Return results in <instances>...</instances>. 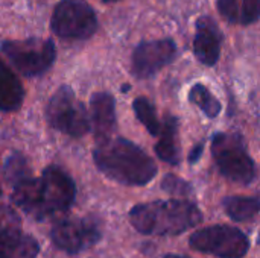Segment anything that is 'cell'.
I'll list each match as a JSON object with an SVG mask.
<instances>
[{
    "label": "cell",
    "instance_id": "1",
    "mask_svg": "<svg viewBox=\"0 0 260 258\" xmlns=\"http://www.w3.org/2000/svg\"><path fill=\"white\" fill-rule=\"evenodd\" d=\"M75 196L73 179L58 166L46 167L40 178L27 176L12 186L14 204L37 220L67 211Z\"/></svg>",
    "mask_w": 260,
    "mask_h": 258
},
{
    "label": "cell",
    "instance_id": "2",
    "mask_svg": "<svg viewBox=\"0 0 260 258\" xmlns=\"http://www.w3.org/2000/svg\"><path fill=\"white\" fill-rule=\"evenodd\" d=\"M93 158L105 176L125 186H146L157 175L151 157L122 137L101 140L93 151Z\"/></svg>",
    "mask_w": 260,
    "mask_h": 258
},
{
    "label": "cell",
    "instance_id": "3",
    "mask_svg": "<svg viewBox=\"0 0 260 258\" xmlns=\"http://www.w3.org/2000/svg\"><path fill=\"white\" fill-rule=\"evenodd\" d=\"M129 222L145 236H178L203 222L201 210L189 201H154L136 205Z\"/></svg>",
    "mask_w": 260,
    "mask_h": 258
},
{
    "label": "cell",
    "instance_id": "4",
    "mask_svg": "<svg viewBox=\"0 0 260 258\" xmlns=\"http://www.w3.org/2000/svg\"><path fill=\"white\" fill-rule=\"evenodd\" d=\"M212 154L219 172L233 182L248 186L256 179V164L238 132H218L212 140Z\"/></svg>",
    "mask_w": 260,
    "mask_h": 258
},
{
    "label": "cell",
    "instance_id": "5",
    "mask_svg": "<svg viewBox=\"0 0 260 258\" xmlns=\"http://www.w3.org/2000/svg\"><path fill=\"white\" fill-rule=\"evenodd\" d=\"M46 117L53 129L75 138L84 137L90 131L87 109L69 85H62L53 93L46 108Z\"/></svg>",
    "mask_w": 260,
    "mask_h": 258
},
{
    "label": "cell",
    "instance_id": "6",
    "mask_svg": "<svg viewBox=\"0 0 260 258\" xmlns=\"http://www.w3.org/2000/svg\"><path fill=\"white\" fill-rule=\"evenodd\" d=\"M2 49L12 65L24 76H38L47 71L56 58L52 40L27 38L17 41H5Z\"/></svg>",
    "mask_w": 260,
    "mask_h": 258
},
{
    "label": "cell",
    "instance_id": "7",
    "mask_svg": "<svg viewBox=\"0 0 260 258\" xmlns=\"http://www.w3.org/2000/svg\"><path fill=\"white\" fill-rule=\"evenodd\" d=\"M50 27L61 38L85 40L96 32L98 17L85 0H61L53 9Z\"/></svg>",
    "mask_w": 260,
    "mask_h": 258
},
{
    "label": "cell",
    "instance_id": "8",
    "mask_svg": "<svg viewBox=\"0 0 260 258\" xmlns=\"http://www.w3.org/2000/svg\"><path fill=\"white\" fill-rule=\"evenodd\" d=\"M190 246L203 254L218 258H244L248 252V237L235 227L215 225L190 236Z\"/></svg>",
    "mask_w": 260,
    "mask_h": 258
},
{
    "label": "cell",
    "instance_id": "9",
    "mask_svg": "<svg viewBox=\"0 0 260 258\" xmlns=\"http://www.w3.org/2000/svg\"><path fill=\"white\" fill-rule=\"evenodd\" d=\"M50 237L61 251L78 254L93 248L101 240V231L88 219H67L52 228Z\"/></svg>",
    "mask_w": 260,
    "mask_h": 258
},
{
    "label": "cell",
    "instance_id": "10",
    "mask_svg": "<svg viewBox=\"0 0 260 258\" xmlns=\"http://www.w3.org/2000/svg\"><path fill=\"white\" fill-rule=\"evenodd\" d=\"M177 56V44L171 38L142 41L133 53V73L139 79L154 76Z\"/></svg>",
    "mask_w": 260,
    "mask_h": 258
},
{
    "label": "cell",
    "instance_id": "11",
    "mask_svg": "<svg viewBox=\"0 0 260 258\" xmlns=\"http://www.w3.org/2000/svg\"><path fill=\"white\" fill-rule=\"evenodd\" d=\"M222 38V32L212 17H200L197 20V30L193 38V52L197 59L204 65H215L221 55Z\"/></svg>",
    "mask_w": 260,
    "mask_h": 258
},
{
    "label": "cell",
    "instance_id": "12",
    "mask_svg": "<svg viewBox=\"0 0 260 258\" xmlns=\"http://www.w3.org/2000/svg\"><path fill=\"white\" fill-rule=\"evenodd\" d=\"M90 128L101 141L110 138L116 128V102L105 91L94 93L90 100Z\"/></svg>",
    "mask_w": 260,
    "mask_h": 258
},
{
    "label": "cell",
    "instance_id": "13",
    "mask_svg": "<svg viewBox=\"0 0 260 258\" xmlns=\"http://www.w3.org/2000/svg\"><path fill=\"white\" fill-rule=\"evenodd\" d=\"M160 140L155 144V154L160 160L171 166H178L181 161V151L178 144V120L177 117L168 116L163 129L158 132Z\"/></svg>",
    "mask_w": 260,
    "mask_h": 258
},
{
    "label": "cell",
    "instance_id": "14",
    "mask_svg": "<svg viewBox=\"0 0 260 258\" xmlns=\"http://www.w3.org/2000/svg\"><path fill=\"white\" fill-rule=\"evenodd\" d=\"M24 91L14 71L0 58V109L11 113L21 106Z\"/></svg>",
    "mask_w": 260,
    "mask_h": 258
},
{
    "label": "cell",
    "instance_id": "15",
    "mask_svg": "<svg viewBox=\"0 0 260 258\" xmlns=\"http://www.w3.org/2000/svg\"><path fill=\"white\" fill-rule=\"evenodd\" d=\"M225 213L236 222H247L257 216L259 199L247 196H229L222 201Z\"/></svg>",
    "mask_w": 260,
    "mask_h": 258
},
{
    "label": "cell",
    "instance_id": "16",
    "mask_svg": "<svg viewBox=\"0 0 260 258\" xmlns=\"http://www.w3.org/2000/svg\"><path fill=\"white\" fill-rule=\"evenodd\" d=\"M189 100L193 105H197L200 109H203V113L207 117H210V119L218 117V114L222 109L221 102L203 84H195L190 88V91H189Z\"/></svg>",
    "mask_w": 260,
    "mask_h": 258
},
{
    "label": "cell",
    "instance_id": "17",
    "mask_svg": "<svg viewBox=\"0 0 260 258\" xmlns=\"http://www.w3.org/2000/svg\"><path fill=\"white\" fill-rule=\"evenodd\" d=\"M38 251V242L30 236L21 234L12 243L0 246V258H37Z\"/></svg>",
    "mask_w": 260,
    "mask_h": 258
},
{
    "label": "cell",
    "instance_id": "18",
    "mask_svg": "<svg viewBox=\"0 0 260 258\" xmlns=\"http://www.w3.org/2000/svg\"><path fill=\"white\" fill-rule=\"evenodd\" d=\"M21 222L14 210L0 205V246L12 243L21 236Z\"/></svg>",
    "mask_w": 260,
    "mask_h": 258
},
{
    "label": "cell",
    "instance_id": "19",
    "mask_svg": "<svg viewBox=\"0 0 260 258\" xmlns=\"http://www.w3.org/2000/svg\"><path fill=\"white\" fill-rule=\"evenodd\" d=\"M133 109L136 113V117L143 123V126L146 128V131L151 135H158L161 126L160 122L157 119L155 114V108L154 105L146 99V97H137L133 102Z\"/></svg>",
    "mask_w": 260,
    "mask_h": 258
},
{
    "label": "cell",
    "instance_id": "20",
    "mask_svg": "<svg viewBox=\"0 0 260 258\" xmlns=\"http://www.w3.org/2000/svg\"><path fill=\"white\" fill-rule=\"evenodd\" d=\"M5 176H6V181L11 184V187L17 182H20L21 179L30 176V167L27 164V160L18 154V152H14L8 160H6V164H5Z\"/></svg>",
    "mask_w": 260,
    "mask_h": 258
},
{
    "label": "cell",
    "instance_id": "21",
    "mask_svg": "<svg viewBox=\"0 0 260 258\" xmlns=\"http://www.w3.org/2000/svg\"><path fill=\"white\" fill-rule=\"evenodd\" d=\"M161 189L171 195H178V196L192 195V186L187 181H184L175 175H166L161 181Z\"/></svg>",
    "mask_w": 260,
    "mask_h": 258
},
{
    "label": "cell",
    "instance_id": "22",
    "mask_svg": "<svg viewBox=\"0 0 260 258\" xmlns=\"http://www.w3.org/2000/svg\"><path fill=\"white\" fill-rule=\"evenodd\" d=\"M260 14V0H244L242 3V14H241V23L248 26L259 20Z\"/></svg>",
    "mask_w": 260,
    "mask_h": 258
},
{
    "label": "cell",
    "instance_id": "23",
    "mask_svg": "<svg viewBox=\"0 0 260 258\" xmlns=\"http://www.w3.org/2000/svg\"><path fill=\"white\" fill-rule=\"evenodd\" d=\"M218 11L229 23H236L239 20L238 0H218Z\"/></svg>",
    "mask_w": 260,
    "mask_h": 258
},
{
    "label": "cell",
    "instance_id": "24",
    "mask_svg": "<svg viewBox=\"0 0 260 258\" xmlns=\"http://www.w3.org/2000/svg\"><path fill=\"white\" fill-rule=\"evenodd\" d=\"M203 149H204V146H203V143H200V144H197L193 149H192V152L189 154V163L190 164H195L198 160H200V157L203 155Z\"/></svg>",
    "mask_w": 260,
    "mask_h": 258
},
{
    "label": "cell",
    "instance_id": "25",
    "mask_svg": "<svg viewBox=\"0 0 260 258\" xmlns=\"http://www.w3.org/2000/svg\"><path fill=\"white\" fill-rule=\"evenodd\" d=\"M163 258H189V257H186V255H177V254H168V255H165Z\"/></svg>",
    "mask_w": 260,
    "mask_h": 258
},
{
    "label": "cell",
    "instance_id": "26",
    "mask_svg": "<svg viewBox=\"0 0 260 258\" xmlns=\"http://www.w3.org/2000/svg\"><path fill=\"white\" fill-rule=\"evenodd\" d=\"M105 3H111V2H117V0H104Z\"/></svg>",
    "mask_w": 260,
    "mask_h": 258
},
{
    "label": "cell",
    "instance_id": "27",
    "mask_svg": "<svg viewBox=\"0 0 260 258\" xmlns=\"http://www.w3.org/2000/svg\"><path fill=\"white\" fill-rule=\"evenodd\" d=\"M0 196H2V187H0Z\"/></svg>",
    "mask_w": 260,
    "mask_h": 258
}]
</instances>
